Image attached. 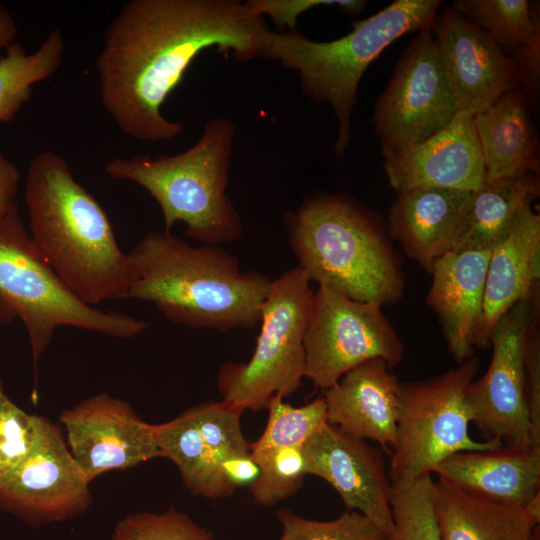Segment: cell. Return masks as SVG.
Masks as SVG:
<instances>
[{
  "mask_svg": "<svg viewBox=\"0 0 540 540\" xmlns=\"http://www.w3.org/2000/svg\"><path fill=\"white\" fill-rule=\"evenodd\" d=\"M186 412L220 463L228 458L250 455V443L241 428L243 411L222 400L204 403Z\"/></svg>",
  "mask_w": 540,
  "mask_h": 540,
  "instance_id": "4dcf8cb0",
  "label": "cell"
},
{
  "mask_svg": "<svg viewBox=\"0 0 540 540\" xmlns=\"http://www.w3.org/2000/svg\"><path fill=\"white\" fill-rule=\"evenodd\" d=\"M277 517L283 529L279 540H388L370 519L353 510L331 521L311 520L286 510Z\"/></svg>",
  "mask_w": 540,
  "mask_h": 540,
  "instance_id": "1f68e13d",
  "label": "cell"
},
{
  "mask_svg": "<svg viewBox=\"0 0 540 540\" xmlns=\"http://www.w3.org/2000/svg\"><path fill=\"white\" fill-rule=\"evenodd\" d=\"M297 266L271 281L250 359L218 372L223 400L241 411L266 408L274 396L295 393L305 377L304 336L314 291Z\"/></svg>",
  "mask_w": 540,
  "mask_h": 540,
  "instance_id": "ba28073f",
  "label": "cell"
},
{
  "mask_svg": "<svg viewBox=\"0 0 540 540\" xmlns=\"http://www.w3.org/2000/svg\"><path fill=\"white\" fill-rule=\"evenodd\" d=\"M259 468V476L249 488L254 500L263 506H273L294 495L307 475L302 447L296 446L274 451Z\"/></svg>",
  "mask_w": 540,
  "mask_h": 540,
  "instance_id": "836d02e7",
  "label": "cell"
},
{
  "mask_svg": "<svg viewBox=\"0 0 540 540\" xmlns=\"http://www.w3.org/2000/svg\"><path fill=\"white\" fill-rule=\"evenodd\" d=\"M382 359H371L347 372L325 391L328 423L376 442L390 454L395 443L400 382Z\"/></svg>",
  "mask_w": 540,
  "mask_h": 540,
  "instance_id": "d6986e66",
  "label": "cell"
},
{
  "mask_svg": "<svg viewBox=\"0 0 540 540\" xmlns=\"http://www.w3.org/2000/svg\"><path fill=\"white\" fill-rule=\"evenodd\" d=\"M305 472L329 483L347 510L370 519L394 540L392 482L384 451L326 423L302 447Z\"/></svg>",
  "mask_w": 540,
  "mask_h": 540,
  "instance_id": "5bb4252c",
  "label": "cell"
},
{
  "mask_svg": "<svg viewBox=\"0 0 540 540\" xmlns=\"http://www.w3.org/2000/svg\"><path fill=\"white\" fill-rule=\"evenodd\" d=\"M432 473L477 497L524 507L540 492V446L461 451Z\"/></svg>",
  "mask_w": 540,
  "mask_h": 540,
  "instance_id": "7402d4cb",
  "label": "cell"
},
{
  "mask_svg": "<svg viewBox=\"0 0 540 540\" xmlns=\"http://www.w3.org/2000/svg\"><path fill=\"white\" fill-rule=\"evenodd\" d=\"M529 104L522 88L516 86L474 115L486 178L539 173V140Z\"/></svg>",
  "mask_w": 540,
  "mask_h": 540,
  "instance_id": "603a6c76",
  "label": "cell"
},
{
  "mask_svg": "<svg viewBox=\"0 0 540 540\" xmlns=\"http://www.w3.org/2000/svg\"><path fill=\"white\" fill-rule=\"evenodd\" d=\"M450 7L510 59L540 24L539 10L527 0H455Z\"/></svg>",
  "mask_w": 540,
  "mask_h": 540,
  "instance_id": "83f0119b",
  "label": "cell"
},
{
  "mask_svg": "<svg viewBox=\"0 0 540 540\" xmlns=\"http://www.w3.org/2000/svg\"><path fill=\"white\" fill-rule=\"evenodd\" d=\"M270 31L248 1L130 0L108 23L95 61L101 103L126 136L170 141L184 127L161 108L197 56L215 47L249 62Z\"/></svg>",
  "mask_w": 540,
  "mask_h": 540,
  "instance_id": "6da1fadb",
  "label": "cell"
},
{
  "mask_svg": "<svg viewBox=\"0 0 540 540\" xmlns=\"http://www.w3.org/2000/svg\"><path fill=\"white\" fill-rule=\"evenodd\" d=\"M524 509L534 520L540 523V492L526 503Z\"/></svg>",
  "mask_w": 540,
  "mask_h": 540,
  "instance_id": "b9f144b4",
  "label": "cell"
},
{
  "mask_svg": "<svg viewBox=\"0 0 540 540\" xmlns=\"http://www.w3.org/2000/svg\"><path fill=\"white\" fill-rule=\"evenodd\" d=\"M525 390L530 420L540 438V310L534 315L527 340Z\"/></svg>",
  "mask_w": 540,
  "mask_h": 540,
  "instance_id": "8d00e7d4",
  "label": "cell"
},
{
  "mask_svg": "<svg viewBox=\"0 0 540 540\" xmlns=\"http://www.w3.org/2000/svg\"><path fill=\"white\" fill-rule=\"evenodd\" d=\"M268 420L264 432L250 443V455L260 466L274 451L284 447H303L304 443L327 421L323 397L294 407L280 396L269 401Z\"/></svg>",
  "mask_w": 540,
  "mask_h": 540,
  "instance_id": "f1b7e54d",
  "label": "cell"
},
{
  "mask_svg": "<svg viewBox=\"0 0 540 540\" xmlns=\"http://www.w3.org/2000/svg\"><path fill=\"white\" fill-rule=\"evenodd\" d=\"M17 27L9 12L0 6V51L7 50L14 42Z\"/></svg>",
  "mask_w": 540,
  "mask_h": 540,
  "instance_id": "60d3db41",
  "label": "cell"
},
{
  "mask_svg": "<svg viewBox=\"0 0 540 540\" xmlns=\"http://www.w3.org/2000/svg\"><path fill=\"white\" fill-rule=\"evenodd\" d=\"M235 132L220 116L207 121L199 140L179 154L117 157L105 164V172L143 187L158 203L165 231L183 222L185 234L202 245L236 241L243 223L226 193Z\"/></svg>",
  "mask_w": 540,
  "mask_h": 540,
  "instance_id": "8992f818",
  "label": "cell"
},
{
  "mask_svg": "<svg viewBox=\"0 0 540 540\" xmlns=\"http://www.w3.org/2000/svg\"><path fill=\"white\" fill-rule=\"evenodd\" d=\"M490 251H451L431 267L426 302L436 313L453 359L462 363L474 353L473 337L484 298Z\"/></svg>",
  "mask_w": 540,
  "mask_h": 540,
  "instance_id": "44dd1931",
  "label": "cell"
},
{
  "mask_svg": "<svg viewBox=\"0 0 540 540\" xmlns=\"http://www.w3.org/2000/svg\"><path fill=\"white\" fill-rule=\"evenodd\" d=\"M540 194L539 173L488 179L471 193L453 251H492L509 234L519 210Z\"/></svg>",
  "mask_w": 540,
  "mask_h": 540,
  "instance_id": "d4e9b609",
  "label": "cell"
},
{
  "mask_svg": "<svg viewBox=\"0 0 540 540\" xmlns=\"http://www.w3.org/2000/svg\"><path fill=\"white\" fill-rule=\"evenodd\" d=\"M24 200L35 246L77 298L90 306L127 298L135 281L131 259L60 154L46 150L31 160Z\"/></svg>",
  "mask_w": 540,
  "mask_h": 540,
  "instance_id": "7a4b0ae2",
  "label": "cell"
},
{
  "mask_svg": "<svg viewBox=\"0 0 540 540\" xmlns=\"http://www.w3.org/2000/svg\"><path fill=\"white\" fill-rule=\"evenodd\" d=\"M384 171L397 193L418 188L474 192L486 176L474 114L460 111L426 141L384 159Z\"/></svg>",
  "mask_w": 540,
  "mask_h": 540,
  "instance_id": "e0dca14e",
  "label": "cell"
},
{
  "mask_svg": "<svg viewBox=\"0 0 540 540\" xmlns=\"http://www.w3.org/2000/svg\"><path fill=\"white\" fill-rule=\"evenodd\" d=\"M479 367L480 359L473 355L445 373L400 383L396 437L389 454L392 483L431 475L439 463L457 452L503 446L496 441H476L469 434L466 391Z\"/></svg>",
  "mask_w": 540,
  "mask_h": 540,
  "instance_id": "9c48e42d",
  "label": "cell"
},
{
  "mask_svg": "<svg viewBox=\"0 0 540 540\" xmlns=\"http://www.w3.org/2000/svg\"><path fill=\"white\" fill-rule=\"evenodd\" d=\"M253 10L271 18L280 32L296 29L300 15L317 6H337L342 12L359 14L367 6L359 0H248Z\"/></svg>",
  "mask_w": 540,
  "mask_h": 540,
  "instance_id": "d590c367",
  "label": "cell"
},
{
  "mask_svg": "<svg viewBox=\"0 0 540 540\" xmlns=\"http://www.w3.org/2000/svg\"><path fill=\"white\" fill-rule=\"evenodd\" d=\"M471 193L447 188L397 193L386 222L390 238L430 272L437 259L453 251Z\"/></svg>",
  "mask_w": 540,
  "mask_h": 540,
  "instance_id": "ffe728a7",
  "label": "cell"
},
{
  "mask_svg": "<svg viewBox=\"0 0 540 540\" xmlns=\"http://www.w3.org/2000/svg\"><path fill=\"white\" fill-rule=\"evenodd\" d=\"M15 319L27 331L35 375L58 327L118 338L137 336L148 327L143 320L102 311L77 298L35 246L17 206L0 217V324Z\"/></svg>",
  "mask_w": 540,
  "mask_h": 540,
  "instance_id": "52a82bcc",
  "label": "cell"
},
{
  "mask_svg": "<svg viewBox=\"0 0 540 540\" xmlns=\"http://www.w3.org/2000/svg\"><path fill=\"white\" fill-rule=\"evenodd\" d=\"M64 56L59 29L51 31L39 47L27 53L14 42L0 57V123L11 122L30 99L33 86L51 77Z\"/></svg>",
  "mask_w": 540,
  "mask_h": 540,
  "instance_id": "4316f807",
  "label": "cell"
},
{
  "mask_svg": "<svg viewBox=\"0 0 540 540\" xmlns=\"http://www.w3.org/2000/svg\"><path fill=\"white\" fill-rule=\"evenodd\" d=\"M283 222L298 267L311 282L381 306L401 299L405 278L387 225L354 197H309Z\"/></svg>",
  "mask_w": 540,
  "mask_h": 540,
  "instance_id": "277c9868",
  "label": "cell"
},
{
  "mask_svg": "<svg viewBox=\"0 0 540 540\" xmlns=\"http://www.w3.org/2000/svg\"><path fill=\"white\" fill-rule=\"evenodd\" d=\"M59 418L70 453L88 483L105 472L160 457L153 424L143 421L127 402L107 393L81 401Z\"/></svg>",
  "mask_w": 540,
  "mask_h": 540,
  "instance_id": "9a60e30c",
  "label": "cell"
},
{
  "mask_svg": "<svg viewBox=\"0 0 540 540\" xmlns=\"http://www.w3.org/2000/svg\"><path fill=\"white\" fill-rule=\"evenodd\" d=\"M20 174L0 149V217L17 206L15 198Z\"/></svg>",
  "mask_w": 540,
  "mask_h": 540,
  "instance_id": "ab89813d",
  "label": "cell"
},
{
  "mask_svg": "<svg viewBox=\"0 0 540 540\" xmlns=\"http://www.w3.org/2000/svg\"><path fill=\"white\" fill-rule=\"evenodd\" d=\"M434 514L441 540H540L539 522L523 506L487 500L434 481Z\"/></svg>",
  "mask_w": 540,
  "mask_h": 540,
  "instance_id": "cb8c5ba5",
  "label": "cell"
},
{
  "mask_svg": "<svg viewBox=\"0 0 540 540\" xmlns=\"http://www.w3.org/2000/svg\"><path fill=\"white\" fill-rule=\"evenodd\" d=\"M431 30L460 111L483 112L519 86L514 62L451 7L442 9Z\"/></svg>",
  "mask_w": 540,
  "mask_h": 540,
  "instance_id": "2e32d148",
  "label": "cell"
},
{
  "mask_svg": "<svg viewBox=\"0 0 540 540\" xmlns=\"http://www.w3.org/2000/svg\"><path fill=\"white\" fill-rule=\"evenodd\" d=\"M88 485L58 427L37 416L31 450L0 476V506L32 524L62 521L91 505Z\"/></svg>",
  "mask_w": 540,
  "mask_h": 540,
  "instance_id": "4fadbf2b",
  "label": "cell"
},
{
  "mask_svg": "<svg viewBox=\"0 0 540 540\" xmlns=\"http://www.w3.org/2000/svg\"><path fill=\"white\" fill-rule=\"evenodd\" d=\"M460 112L431 28L400 55L372 116L384 159L420 144L447 127Z\"/></svg>",
  "mask_w": 540,
  "mask_h": 540,
  "instance_id": "8fae6325",
  "label": "cell"
},
{
  "mask_svg": "<svg viewBox=\"0 0 540 540\" xmlns=\"http://www.w3.org/2000/svg\"><path fill=\"white\" fill-rule=\"evenodd\" d=\"M516 68L519 86L529 102L535 100L540 82V24L536 26L527 42L511 59Z\"/></svg>",
  "mask_w": 540,
  "mask_h": 540,
  "instance_id": "74e56055",
  "label": "cell"
},
{
  "mask_svg": "<svg viewBox=\"0 0 540 540\" xmlns=\"http://www.w3.org/2000/svg\"><path fill=\"white\" fill-rule=\"evenodd\" d=\"M128 255L135 281L126 299L150 302L171 322L191 328L226 332L260 323L272 279L242 271L220 246H193L170 231H150Z\"/></svg>",
  "mask_w": 540,
  "mask_h": 540,
  "instance_id": "3957f363",
  "label": "cell"
},
{
  "mask_svg": "<svg viewBox=\"0 0 540 540\" xmlns=\"http://www.w3.org/2000/svg\"><path fill=\"white\" fill-rule=\"evenodd\" d=\"M433 490L431 475L408 483H392L394 540H441L434 514Z\"/></svg>",
  "mask_w": 540,
  "mask_h": 540,
  "instance_id": "f546056e",
  "label": "cell"
},
{
  "mask_svg": "<svg viewBox=\"0 0 540 540\" xmlns=\"http://www.w3.org/2000/svg\"><path fill=\"white\" fill-rule=\"evenodd\" d=\"M111 540H215L187 514L170 507L162 513L129 514L114 527Z\"/></svg>",
  "mask_w": 540,
  "mask_h": 540,
  "instance_id": "d6a6232c",
  "label": "cell"
},
{
  "mask_svg": "<svg viewBox=\"0 0 540 540\" xmlns=\"http://www.w3.org/2000/svg\"><path fill=\"white\" fill-rule=\"evenodd\" d=\"M540 310V290L514 305L496 324L492 355L483 376L466 391L471 422L483 440L505 446H540L526 402L525 356L531 324Z\"/></svg>",
  "mask_w": 540,
  "mask_h": 540,
  "instance_id": "7c38bea8",
  "label": "cell"
},
{
  "mask_svg": "<svg viewBox=\"0 0 540 540\" xmlns=\"http://www.w3.org/2000/svg\"><path fill=\"white\" fill-rule=\"evenodd\" d=\"M439 0H395L372 16L351 23L352 30L332 41L319 42L297 28L270 31L259 58L296 71L302 93L313 103L329 104L338 124L336 157L345 154L358 87L368 66L405 34L432 28Z\"/></svg>",
  "mask_w": 540,
  "mask_h": 540,
  "instance_id": "5b68a950",
  "label": "cell"
},
{
  "mask_svg": "<svg viewBox=\"0 0 540 540\" xmlns=\"http://www.w3.org/2000/svg\"><path fill=\"white\" fill-rule=\"evenodd\" d=\"M220 465L225 478L234 489L245 485L250 486L260 473V468L251 455L228 458Z\"/></svg>",
  "mask_w": 540,
  "mask_h": 540,
  "instance_id": "f35d334b",
  "label": "cell"
},
{
  "mask_svg": "<svg viewBox=\"0 0 540 540\" xmlns=\"http://www.w3.org/2000/svg\"><path fill=\"white\" fill-rule=\"evenodd\" d=\"M37 416L28 415L4 393L0 381V476L19 465L31 450Z\"/></svg>",
  "mask_w": 540,
  "mask_h": 540,
  "instance_id": "e575fe53",
  "label": "cell"
},
{
  "mask_svg": "<svg viewBox=\"0 0 540 540\" xmlns=\"http://www.w3.org/2000/svg\"><path fill=\"white\" fill-rule=\"evenodd\" d=\"M382 307L318 286L304 336L305 377L316 388L326 391L371 359L390 369L402 361L404 345Z\"/></svg>",
  "mask_w": 540,
  "mask_h": 540,
  "instance_id": "30bf717a",
  "label": "cell"
},
{
  "mask_svg": "<svg viewBox=\"0 0 540 540\" xmlns=\"http://www.w3.org/2000/svg\"><path fill=\"white\" fill-rule=\"evenodd\" d=\"M153 431L160 457L175 463L193 494L206 498L232 495L235 489L186 411L168 422L153 424Z\"/></svg>",
  "mask_w": 540,
  "mask_h": 540,
  "instance_id": "484cf974",
  "label": "cell"
},
{
  "mask_svg": "<svg viewBox=\"0 0 540 540\" xmlns=\"http://www.w3.org/2000/svg\"><path fill=\"white\" fill-rule=\"evenodd\" d=\"M540 214L531 203L518 212L507 237L491 252L474 348H487L496 324L517 303L540 290Z\"/></svg>",
  "mask_w": 540,
  "mask_h": 540,
  "instance_id": "ac0fdd59",
  "label": "cell"
}]
</instances>
